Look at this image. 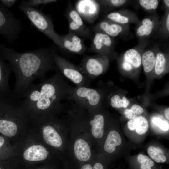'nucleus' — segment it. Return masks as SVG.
I'll return each instance as SVG.
<instances>
[{"instance_id":"nucleus-21","label":"nucleus","mask_w":169,"mask_h":169,"mask_svg":"<svg viewBox=\"0 0 169 169\" xmlns=\"http://www.w3.org/2000/svg\"><path fill=\"white\" fill-rule=\"evenodd\" d=\"M17 125L12 120L0 119V133L8 137H12L16 133Z\"/></svg>"},{"instance_id":"nucleus-12","label":"nucleus","mask_w":169,"mask_h":169,"mask_svg":"<svg viewBox=\"0 0 169 169\" xmlns=\"http://www.w3.org/2000/svg\"><path fill=\"white\" fill-rule=\"evenodd\" d=\"M141 65V55L137 49H131L123 54L121 63L122 69L130 72L139 69Z\"/></svg>"},{"instance_id":"nucleus-27","label":"nucleus","mask_w":169,"mask_h":169,"mask_svg":"<svg viewBox=\"0 0 169 169\" xmlns=\"http://www.w3.org/2000/svg\"><path fill=\"white\" fill-rule=\"evenodd\" d=\"M143 111V108L141 106L134 104L132 105L130 109H126L124 114L126 118L131 120L141 114Z\"/></svg>"},{"instance_id":"nucleus-19","label":"nucleus","mask_w":169,"mask_h":169,"mask_svg":"<svg viewBox=\"0 0 169 169\" xmlns=\"http://www.w3.org/2000/svg\"><path fill=\"white\" fill-rule=\"evenodd\" d=\"M122 139L119 133L116 131L112 130L108 133L105 143L104 148L105 150L108 153H112L115 150L116 146L120 145Z\"/></svg>"},{"instance_id":"nucleus-7","label":"nucleus","mask_w":169,"mask_h":169,"mask_svg":"<svg viewBox=\"0 0 169 169\" xmlns=\"http://www.w3.org/2000/svg\"><path fill=\"white\" fill-rule=\"evenodd\" d=\"M65 15L68 22L69 32L84 39H92L93 38L92 32L84 24L70 2L68 5Z\"/></svg>"},{"instance_id":"nucleus-40","label":"nucleus","mask_w":169,"mask_h":169,"mask_svg":"<svg viewBox=\"0 0 169 169\" xmlns=\"http://www.w3.org/2000/svg\"><path fill=\"white\" fill-rule=\"evenodd\" d=\"M0 169H3L2 168V167L0 166Z\"/></svg>"},{"instance_id":"nucleus-29","label":"nucleus","mask_w":169,"mask_h":169,"mask_svg":"<svg viewBox=\"0 0 169 169\" xmlns=\"http://www.w3.org/2000/svg\"><path fill=\"white\" fill-rule=\"evenodd\" d=\"M139 3L141 7L148 11L156 9L159 4V1L157 0H140Z\"/></svg>"},{"instance_id":"nucleus-39","label":"nucleus","mask_w":169,"mask_h":169,"mask_svg":"<svg viewBox=\"0 0 169 169\" xmlns=\"http://www.w3.org/2000/svg\"><path fill=\"white\" fill-rule=\"evenodd\" d=\"M164 3L166 6L169 8V0H163Z\"/></svg>"},{"instance_id":"nucleus-1","label":"nucleus","mask_w":169,"mask_h":169,"mask_svg":"<svg viewBox=\"0 0 169 169\" xmlns=\"http://www.w3.org/2000/svg\"><path fill=\"white\" fill-rule=\"evenodd\" d=\"M8 56L14 73L15 82L13 101L18 102L23 97L33 82L42 78L55 65L52 51L44 47L25 52L8 50Z\"/></svg>"},{"instance_id":"nucleus-15","label":"nucleus","mask_w":169,"mask_h":169,"mask_svg":"<svg viewBox=\"0 0 169 169\" xmlns=\"http://www.w3.org/2000/svg\"><path fill=\"white\" fill-rule=\"evenodd\" d=\"M74 149L76 157L79 160L85 161L90 158L91 153L90 147L85 141L81 139L76 140Z\"/></svg>"},{"instance_id":"nucleus-13","label":"nucleus","mask_w":169,"mask_h":169,"mask_svg":"<svg viewBox=\"0 0 169 169\" xmlns=\"http://www.w3.org/2000/svg\"><path fill=\"white\" fill-rule=\"evenodd\" d=\"M48 152L41 145H33L26 149L23 153L24 159L28 161H38L45 159Z\"/></svg>"},{"instance_id":"nucleus-31","label":"nucleus","mask_w":169,"mask_h":169,"mask_svg":"<svg viewBox=\"0 0 169 169\" xmlns=\"http://www.w3.org/2000/svg\"><path fill=\"white\" fill-rule=\"evenodd\" d=\"M98 2L99 4H100L101 5L114 7H119L122 6L126 2V0H110L99 1Z\"/></svg>"},{"instance_id":"nucleus-23","label":"nucleus","mask_w":169,"mask_h":169,"mask_svg":"<svg viewBox=\"0 0 169 169\" xmlns=\"http://www.w3.org/2000/svg\"><path fill=\"white\" fill-rule=\"evenodd\" d=\"M167 59L163 53L159 51L156 53V60L154 71L155 74L159 76L165 71L167 65Z\"/></svg>"},{"instance_id":"nucleus-8","label":"nucleus","mask_w":169,"mask_h":169,"mask_svg":"<svg viewBox=\"0 0 169 169\" xmlns=\"http://www.w3.org/2000/svg\"><path fill=\"white\" fill-rule=\"evenodd\" d=\"M74 8L82 19L91 24L98 16L100 4L98 1L79 0L76 2Z\"/></svg>"},{"instance_id":"nucleus-37","label":"nucleus","mask_w":169,"mask_h":169,"mask_svg":"<svg viewBox=\"0 0 169 169\" xmlns=\"http://www.w3.org/2000/svg\"><path fill=\"white\" fill-rule=\"evenodd\" d=\"M4 139L2 136H0V149L1 147L4 144Z\"/></svg>"},{"instance_id":"nucleus-24","label":"nucleus","mask_w":169,"mask_h":169,"mask_svg":"<svg viewBox=\"0 0 169 169\" xmlns=\"http://www.w3.org/2000/svg\"><path fill=\"white\" fill-rule=\"evenodd\" d=\"M109 96V102L111 106L114 108L119 109L120 108H127L130 104V101L125 96L122 98L118 95L111 94Z\"/></svg>"},{"instance_id":"nucleus-14","label":"nucleus","mask_w":169,"mask_h":169,"mask_svg":"<svg viewBox=\"0 0 169 169\" xmlns=\"http://www.w3.org/2000/svg\"><path fill=\"white\" fill-rule=\"evenodd\" d=\"M43 134L44 139L47 144L57 147H60L62 145L61 137L52 126H44Z\"/></svg>"},{"instance_id":"nucleus-5","label":"nucleus","mask_w":169,"mask_h":169,"mask_svg":"<svg viewBox=\"0 0 169 169\" xmlns=\"http://www.w3.org/2000/svg\"><path fill=\"white\" fill-rule=\"evenodd\" d=\"M51 54L55 65L60 73L75 84L77 86L88 87L90 81L81 73L78 67L57 54L54 50Z\"/></svg>"},{"instance_id":"nucleus-25","label":"nucleus","mask_w":169,"mask_h":169,"mask_svg":"<svg viewBox=\"0 0 169 169\" xmlns=\"http://www.w3.org/2000/svg\"><path fill=\"white\" fill-rule=\"evenodd\" d=\"M147 153L150 157L157 162L164 163L166 161L163 151L159 147L150 146L147 149Z\"/></svg>"},{"instance_id":"nucleus-30","label":"nucleus","mask_w":169,"mask_h":169,"mask_svg":"<svg viewBox=\"0 0 169 169\" xmlns=\"http://www.w3.org/2000/svg\"><path fill=\"white\" fill-rule=\"evenodd\" d=\"M55 0H29L23 1L22 3L26 5L34 7L41 5H44L56 2Z\"/></svg>"},{"instance_id":"nucleus-34","label":"nucleus","mask_w":169,"mask_h":169,"mask_svg":"<svg viewBox=\"0 0 169 169\" xmlns=\"http://www.w3.org/2000/svg\"><path fill=\"white\" fill-rule=\"evenodd\" d=\"M1 1L6 6L10 7L14 4L16 1L15 0H1Z\"/></svg>"},{"instance_id":"nucleus-28","label":"nucleus","mask_w":169,"mask_h":169,"mask_svg":"<svg viewBox=\"0 0 169 169\" xmlns=\"http://www.w3.org/2000/svg\"><path fill=\"white\" fill-rule=\"evenodd\" d=\"M138 161L141 164V169H151L154 165L153 161L147 156L141 154L137 156Z\"/></svg>"},{"instance_id":"nucleus-17","label":"nucleus","mask_w":169,"mask_h":169,"mask_svg":"<svg viewBox=\"0 0 169 169\" xmlns=\"http://www.w3.org/2000/svg\"><path fill=\"white\" fill-rule=\"evenodd\" d=\"M127 125L130 130L132 131L135 130L138 134H143L147 131L149 125L146 118L140 115L130 120L127 122Z\"/></svg>"},{"instance_id":"nucleus-41","label":"nucleus","mask_w":169,"mask_h":169,"mask_svg":"<svg viewBox=\"0 0 169 169\" xmlns=\"http://www.w3.org/2000/svg\"></svg>"},{"instance_id":"nucleus-36","label":"nucleus","mask_w":169,"mask_h":169,"mask_svg":"<svg viewBox=\"0 0 169 169\" xmlns=\"http://www.w3.org/2000/svg\"><path fill=\"white\" fill-rule=\"evenodd\" d=\"M164 115L166 117L168 120H169V108H166L164 111Z\"/></svg>"},{"instance_id":"nucleus-3","label":"nucleus","mask_w":169,"mask_h":169,"mask_svg":"<svg viewBox=\"0 0 169 169\" xmlns=\"http://www.w3.org/2000/svg\"><path fill=\"white\" fill-rule=\"evenodd\" d=\"M18 7L37 29L62 48L60 35L54 30L52 19L49 15L22 3Z\"/></svg>"},{"instance_id":"nucleus-33","label":"nucleus","mask_w":169,"mask_h":169,"mask_svg":"<svg viewBox=\"0 0 169 169\" xmlns=\"http://www.w3.org/2000/svg\"><path fill=\"white\" fill-rule=\"evenodd\" d=\"M81 169H103V167L100 163L97 162L95 164L93 169L90 165L87 164L83 166Z\"/></svg>"},{"instance_id":"nucleus-22","label":"nucleus","mask_w":169,"mask_h":169,"mask_svg":"<svg viewBox=\"0 0 169 169\" xmlns=\"http://www.w3.org/2000/svg\"><path fill=\"white\" fill-rule=\"evenodd\" d=\"M154 27V21L149 18H146L142 21L137 29L136 33L139 37L148 36L152 33Z\"/></svg>"},{"instance_id":"nucleus-4","label":"nucleus","mask_w":169,"mask_h":169,"mask_svg":"<svg viewBox=\"0 0 169 169\" xmlns=\"http://www.w3.org/2000/svg\"><path fill=\"white\" fill-rule=\"evenodd\" d=\"M103 97V94L99 89L70 86L67 99L74 101L80 106L92 109L100 105Z\"/></svg>"},{"instance_id":"nucleus-16","label":"nucleus","mask_w":169,"mask_h":169,"mask_svg":"<svg viewBox=\"0 0 169 169\" xmlns=\"http://www.w3.org/2000/svg\"><path fill=\"white\" fill-rule=\"evenodd\" d=\"M5 25L18 36L22 28L21 22L14 16L7 18L0 10V28Z\"/></svg>"},{"instance_id":"nucleus-26","label":"nucleus","mask_w":169,"mask_h":169,"mask_svg":"<svg viewBox=\"0 0 169 169\" xmlns=\"http://www.w3.org/2000/svg\"><path fill=\"white\" fill-rule=\"evenodd\" d=\"M106 19L122 25L128 23L130 21L129 17L118 12L109 13L106 15Z\"/></svg>"},{"instance_id":"nucleus-18","label":"nucleus","mask_w":169,"mask_h":169,"mask_svg":"<svg viewBox=\"0 0 169 169\" xmlns=\"http://www.w3.org/2000/svg\"><path fill=\"white\" fill-rule=\"evenodd\" d=\"M89 123L92 126L93 136L96 138H101L104 133V118L103 116L100 114H96L90 121Z\"/></svg>"},{"instance_id":"nucleus-20","label":"nucleus","mask_w":169,"mask_h":169,"mask_svg":"<svg viewBox=\"0 0 169 169\" xmlns=\"http://www.w3.org/2000/svg\"><path fill=\"white\" fill-rule=\"evenodd\" d=\"M156 53L151 50L145 51L141 55V64L145 73H148L154 70Z\"/></svg>"},{"instance_id":"nucleus-10","label":"nucleus","mask_w":169,"mask_h":169,"mask_svg":"<svg viewBox=\"0 0 169 169\" xmlns=\"http://www.w3.org/2000/svg\"><path fill=\"white\" fill-rule=\"evenodd\" d=\"M62 48L78 54L84 53L87 48L83 40L77 35L69 32L64 35H60Z\"/></svg>"},{"instance_id":"nucleus-35","label":"nucleus","mask_w":169,"mask_h":169,"mask_svg":"<svg viewBox=\"0 0 169 169\" xmlns=\"http://www.w3.org/2000/svg\"><path fill=\"white\" fill-rule=\"evenodd\" d=\"M167 14L166 19V27L168 32L169 31V14Z\"/></svg>"},{"instance_id":"nucleus-9","label":"nucleus","mask_w":169,"mask_h":169,"mask_svg":"<svg viewBox=\"0 0 169 169\" xmlns=\"http://www.w3.org/2000/svg\"><path fill=\"white\" fill-rule=\"evenodd\" d=\"M113 45V41L111 37L103 33H96L93 37L88 51L105 56L109 59Z\"/></svg>"},{"instance_id":"nucleus-2","label":"nucleus","mask_w":169,"mask_h":169,"mask_svg":"<svg viewBox=\"0 0 169 169\" xmlns=\"http://www.w3.org/2000/svg\"><path fill=\"white\" fill-rule=\"evenodd\" d=\"M70 86L59 72L37 84H33L18 102L20 107L33 111L59 108L68 95Z\"/></svg>"},{"instance_id":"nucleus-38","label":"nucleus","mask_w":169,"mask_h":169,"mask_svg":"<svg viewBox=\"0 0 169 169\" xmlns=\"http://www.w3.org/2000/svg\"><path fill=\"white\" fill-rule=\"evenodd\" d=\"M3 74L2 71V69L1 67V66L0 64V83L1 82L3 79Z\"/></svg>"},{"instance_id":"nucleus-32","label":"nucleus","mask_w":169,"mask_h":169,"mask_svg":"<svg viewBox=\"0 0 169 169\" xmlns=\"http://www.w3.org/2000/svg\"><path fill=\"white\" fill-rule=\"evenodd\" d=\"M152 123L161 130L167 131L169 129V124L158 117H154L152 120Z\"/></svg>"},{"instance_id":"nucleus-6","label":"nucleus","mask_w":169,"mask_h":169,"mask_svg":"<svg viewBox=\"0 0 169 169\" xmlns=\"http://www.w3.org/2000/svg\"><path fill=\"white\" fill-rule=\"evenodd\" d=\"M109 59L100 54L84 56L78 66L79 70L90 81L100 75L107 69Z\"/></svg>"},{"instance_id":"nucleus-11","label":"nucleus","mask_w":169,"mask_h":169,"mask_svg":"<svg viewBox=\"0 0 169 169\" xmlns=\"http://www.w3.org/2000/svg\"><path fill=\"white\" fill-rule=\"evenodd\" d=\"M90 30L95 33H103L112 37L119 35L123 28L122 25L105 19L91 26Z\"/></svg>"}]
</instances>
